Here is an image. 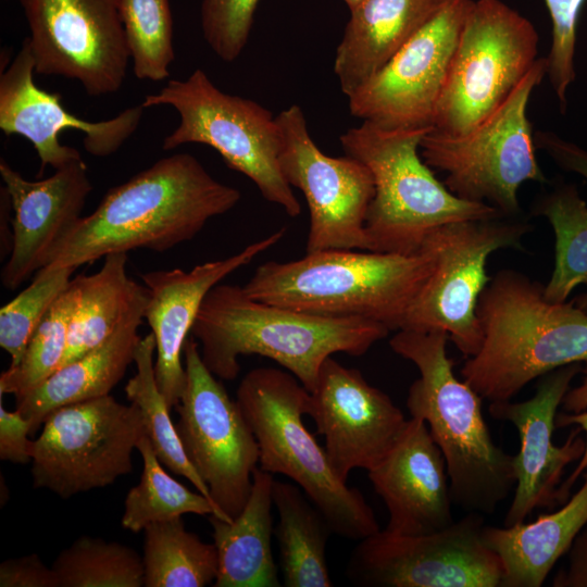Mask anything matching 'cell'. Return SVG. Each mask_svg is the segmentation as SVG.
I'll list each match as a JSON object with an SVG mask.
<instances>
[{"mask_svg": "<svg viewBox=\"0 0 587 587\" xmlns=\"http://www.w3.org/2000/svg\"><path fill=\"white\" fill-rule=\"evenodd\" d=\"M309 392L307 414L324 437L334 474L345 483L351 471L369 472L379 464L408 423L387 394L333 357L324 361Z\"/></svg>", "mask_w": 587, "mask_h": 587, "instance_id": "18", "label": "cell"}, {"mask_svg": "<svg viewBox=\"0 0 587 587\" xmlns=\"http://www.w3.org/2000/svg\"><path fill=\"white\" fill-rule=\"evenodd\" d=\"M449 0H363L350 10L334 71L349 97L374 76Z\"/></svg>", "mask_w": 587, "mask_h": 587, "instance_id": "24", "label": "cell"}, {"mask_svg": "<svg viewBox=\"0 0 587 587\" xmlns=\"http://www.w3.org/2000/svg\"><path fill=\"white\" fill-rule=\"evenodd\" d=\"M382 323L362 317H326L251 298L243 287L217 284L204 297L191 335L210 372L237 377L241 355L268 358L312 391L324 361L337 352L365 354L388 336Z\"/></svg>", "mask_w": 587, "mask_h": 587, "instance_id": "2", "label": "cell"}, {"mask_svg": "<svg viewBox=\"0 0 587 587\" xmlns=\"http://www.w3.org/2000/svg\"><path fill=\"white\" fill-rule=\"evenodd\" d=\"M434 267L426 245L412 254L324 250L265 262L243 288L262 302L326 317H362L391 332L401 329Z\"/></svg>", "mask_w": 587, "mask_h": 587, "instance_id": "5", "label": "cell"}, {"mask_svg": "<svg viewBox=\"0 0 587 587\" xmlns=\"http://www.w3.org/2000/svg\"><path fill=\"white\" fill-rule=\"evenodd\" d=\"M284 235L282 228L230 257L198 264L190 271L160 270L140 276L148 291L145 319L155 340L157 384L171 408L179 402L186 387L182 355L204 297L229 274L276 245Z\"/></svg>", "mask_w": 587, "mask_h": 587, "instance_id": "22", "label": "cell"}, {"mask_svg": "<svg viewBox=\"0 0 587 587\" xmlns=\"http://www.w3.org/2000/svg\"><path fill=\"white\" fill-rule=\"evenodd\" d=\"M137 451L142 459V472L139 483L125 497L121 520L125 529L139 533L151 523L188 513L218 516L207 497L190 490L164 470L147 434L137 442Z\"/></svg>", "mask_w": 587, "mask_h": 587, "instance_id": "33", "label": "cell"}, {"mask_svg": "<svg viewBox=\"0 0 587 587\" xmlns=\"http://www.w3.org/2000/svg\"><path fill=\"white\" fill-rule=\"evenodd\" d=\"M189 153L158 160L108 190L92 213L82 216L39 271L90 264L111 253L148 249L165 252L193 239L213 217L240 200Z\"/></svg>", "mask_w": 587, "mask_h": 587, "instance_id": "1", "label": "cell"}, {"mask_svg": "<svg viewBox=\"0 0 587 587\" xmlns=\"http://www.w3.org/2000/svg\"><path fill=\"white\" fill-rule=\"evenodd\" d=\"M552 21V43L546 59V75L560 110L567 108L566 92L575 80L576 24L584 0H545Z\"/></svg>", "mask_w": 587, "mask_h": 587, "instance_id": "39", "label": "cell"}, {"mask_svg": "<svg viewBox=\"0 0 587 587\" xmlns=\"http://www.w3.org/2000/svg\"><path fill=\"white\" fill-rule=\"evenodd\" d=\"M448 340L442 330L399 329L389 345L419 370L405 404L411 417L427 424L445 458L453 503L469 513L492 514L515 488L514 455L494 441L483 398L454 374Z\"/></svg>", "mask_w": 587, "mask_h": 587, "instance_id": "4", "label": "cell"}, {"mask_svg": "<svg viewBox=\"0 0 587 587\" xmlns=\"http://www.w3.org/2000/svg\"><path fill=\"white\" fill-rule=\"evenodd\" d=\"M57 587H141L142 557L128 546L82 536L63 549L51 565Z\"/></svg>", "mask_w": 587, "mask_h": 587, "instance_id": "35", "label": "cell"}, {"mask_svg": "<svg viewBox=\"0 0 587 587\" xmlns=\"http://www.w3.org/2000/svg\"><path fill=\"white\" fill-rule=\"evenodd\" d=\"M344 1L348 5L349 10H352L353 8H355L363 0H344Z\"/></svg>", "mask_w": 587, "mask_h": 587, "instance_id": "46", "label": "cell"}, {"mask_svg": "<svg viewBox=\"0 0 587 587\" xmlns=\"http://www.w3.org/2000/svg\"><path fill=\"white\" fill-rule=\"evenodd\" d=\"M476 315L482 344L462 379L489 402L512 400L527 384L559 367L587 364V313L552 302L545 285L511 268L483 290Z\"/></svg>", "mask_w": 587, "mask_h": 587, "instance_id": "3", "label": "cell"}, {"mask_svg": "<svg viewBox=\"0 0 587 587\" xmlns=\"http://www.w3.org/2000/svg\"><path fill=\"white\" fill-rule=\"evenodd\" d=\"M546 76L539 58L510 96L472 130L451 136L434 128L424 135L420 153L445 174L444 184L461 199L483 202L503 216L520 217L517 191L526 182L548 183L536 158L529 97Z\"/></svg>", "mask_w": 587, "mask_h": 587, "instance_id": "8", "label": "cell"}, {"mask_svg": "<svg viewBox=\"0 0 587 587\" xmlns=\"http://www.w3.org/2000/svg\"><path fill=\"white\" fill-rule=\"evenodd\" d=\"M582 369V364L574 363L545 374L527 400L489 404L491 417L510 422L520 437V450L514 454L516 485L503 520L505 527L525 522L535 509L558 505L564 470L584 454L585 438L578 426L563 445L552 441L558 409Z\"/></svg>", "mask_w": 587, "mask_h": 587, "instance_id": "19", "label": "cell"}, {"mask_svg": "<svg viewBox=\"0 0 587 587\" xmlns=\"http://www.w3.org/2000/svg\"><path fill=\"white\" fill-rule=\"evenodd\" d=\"M34 74V58L24 39L12 62L1 71L0 129L7 136L20 135L32 142L40 161V174L48 165L58 170L82 158L77 149L61 145L59 134L63 129L83 132L85 150L103 158L115 153L138 128L145 110L141 104L110 120L85 121L62 105L58 92L37 87Z\"/></svg>", "mask_w": 587, "mask_h": 587, "instance_id": "20", "label": "cell"}, {"mask_svg": "<svg viewBox=\"0 0 587 587\" xmlns=\"http://www.w3.org/2000/svg\"><path fill=\"white\" fill-rule=\"evenodd\" d=\"M272 498L284 586L330 587L326 545L333 532L326 519L297 484L274 479Z\"/></svg>", "mask_w": 587, "mask_h": 587, "instance_id": "29", "label": "cell"}, {"mask_svg": "<svg viewBox=\"0 0 587 587\" xmlns=\"http://www.w3.org/2000/svg\"><path fill=\"white\" fill-rule=\"evenodd\" d=\"M482 514L469 513L438 532L408 536L386 529L360 540L346 574L379 587H501L502 564L483 538Z\"/></svg>", "mask_w": 587, "mask_h": 587, "instance_id": "14", "label": "cell"}, {"mask_svg": "<svg viewBox=\"0 0 587 587\" xmlns=\"http://www.w3.org/2000/svg\"><path fill=\"white\" fill-rule=\"evenodd\" d=\"M577 308L587 313V289L571 300Z\"/></svg>", "mask_w": 587, "mask_h": 587, "instance_id": "45", "label": "cell"}, {"mask_svg": "<svg viewBox=\"0 0 587 587\" xmlns=\"http://www.w3.org/2000/svg\"><path fill=\"white\" fill-rule=\"evenodd\" d=\"M369 479L388 511L387 532L425 535L454 522L446 461L421 419H408L400 439L369 471Z\"/></svg>", "mask_w": 587, "mask_h": 587, "instance_id": "23", "label": "cell"}, {"mask_svg": "<svg viewBox=\"0 0 587 587\" xmlns=\"http://www.w3.org/2000/svg\"><path fill=\"white\" fill-rule=\"evenodd\" d=\"M0 175L12 207V249L1 283L14 290L46 266L55 246L83 216L92 185L82 158L37 180L24 178L1 159Z\"/></svg>", "mask_w": 587, "mask_h": 587, "instance_id": "21", "label": "cell"}, {"mask_svg": "<svg viewBox=\"0 0 587 587\" xmlns=\"http://www.w3.org/2000/svg\"><path fill=\"white\" fill-rule=\"evenodd\" d=\"M29 434H32L30 422L16 409L12 412L5 410L0 395V459L20 464L30 462Z\"/></svg>", "mask_w": 587, "mask_h": 587, "instance_id": "41", "label": "cell"}, {"mask_svg": "<svg viewBox=\"0 0 587 587\" xmlns=\"http://www.w3.org/2000/svg\"><path fill=\"white\" fill-rule=\"evenodd\" d=\"M535 146L547 153L562 170L587 180V150L549 130L534 133Z\"/></svg>", "mask_w": 587, "mask_h": 587, "instance_id": "43", "label": "cell"}, {"mask_svg": "<svg viewBox=\"0 0 587 587\" xmlns=\"http://www.w3.org/2000/svg\"><path fill=\"white\" fill-rule=\"evenodd\" d=\"M473 0H449L349 99L357 118L386 129L433 128L450 63Z\"/></svg>", "mask_w": 587, "mask_h": 587, "instance_id": "17", "label": "cell"}, {"mask_svg": "<svg viewBox=\"0 0 587 587\" xmlns=\"http://www.w3.org/2000/svg\"><path fill=\"white\" fill-rule=\"evenodd\" d=\"M154 352L155 340L150 333L141 337L137 345L134 358L136 374L128 379L125 395L130 402L140 409L147 436L162 465L172 473L187 478L199 492L212 502L208 486L184 450L176 425L170 415L172 408L157 384Z\"/></svg>", "mask_w": 587, "mask_h": 587, "instance_id": "32", "label": "cell"}, {"mask_svg": "<svg viewBox=\"0 0 587 587\" xmlns=\"http://www.w3.org/2000/svg\"><path fill=\"white\" fill-rule=\"evenodd\" d=\"M260 0H202L204 40L223 61L236 60L247 45Z\"/></svg>", "mask_w": 587, "mask_h": 587, "instance_id": "38", "label": "cell"}, {"mask_svg": "<svg viewBox=\"0 0 587 587\" xmlns=\"http://www.w3.org/2000/svg\"><path fill=\"white\" fill-rule=\"evenodd\" d=\"M273 474L257 467L246 505L227 522L210 515L218 569L214 587H279L272 552Z\"/></svg>", "mask_w": 587, "mask_h": 587, "instance_id": "27", "label": "cell"}, {"mask_svg": "<svg viewBox=\"0 0 587 587\" xmlns=\"http://www.w3.org/2000/svg\"><path fill=\"white\" fill-rule=\"evenodd\" d=\"M80 296V274L52 303L34 332L21 362L0 376V395L18 400L51 376L65 353L71 320Z\"/></svg>", "mask_w": 587, "mask_h": 587, "instance_id": "34", "label": "cell"}, {"mask_svg": "<svg viewBox=\"0 0 587 587\" xmlns=\"http://www.w3.org/2000/svg\"><path fill=\"white\" fill-rule=\"evenodd\" d=\"M184 357L186 387L175 405L176 428L218 519L230 522L250 496L259 446L237 401L205 366L193 338L187 339Z\"/></svg>", "mask_w": 587, "mask_h": 587, "instance_id": "13", "label": "cell"}, {"mask_svg": "<svg viewBox=\"0 0 587 587\" xmlns=\"http://www.w3.org/2000/svg\"><path fill=\"white\" fill-rule=\"evenodd\" d=\"M534 25L500 0L474 1L439 97L433 128L463 135L510 96L538 58Z\"/></svg>", "mask_w": 587, "mask_h": 587, "instance_id": "10", "label": "cell"}, {"mask_svg": "<svg viewBox=\"0 0 587 587\" xmlns=\"http://www.w3.org/2000/svg\"><path fill=\"white\" fill-rule=\"evenodd\" d=\"M309 396L291 373L258 367L242 377L236 401L257 439L259 467L294 480L334 534L360 541L379 525L363 495L334 474L325 449L304 426Z\"/></svg>", "mask_w": 587, "mask_h": 587, "instance_id": "7", "label": "cell"}, {"mask_svg": "<svg viewBox=\"0 0 587 587\" xmlns=\"http://www.w3.org/2000/svg\"><path fill=\"white\" fill-rule=\"evenodd\" d=\"M530 230L521 217L498 216L445 224L424 241L435 267L410 307L401 329L442 330L466 358L477 352L482 329L478 299L490 280L488 258L503 249H522Z\"/></svg>", "mask_w": 587, "mask_h": 587, "instance_id": "12", "label": "cell"}, {"mask_svg": "<svg viewBox=\"0 0 587 587\" xmlns=\"http://www.w3.org/2000/svg\"><path fill=\"white\" fill-rule=\"evenodd\" d=\"M0 587H57V580L52 567L32 553L0 564Z\"/></svg>", "mask_w": 587, "mask_h": 587, "instance_id": "42", "label": "cell"}, {"mask_svg": "<svg viewBox=\"0 0 587 587\" xmlns=\"http://www.w3.org/2000/svg\"><path fill=\"white\" fill-rule=\"evenodd\" d=\"M279 130V166L300 189L310 212L307 253L366 250L365 220L374 179L359 160L323 153L311 138L303 111L292 104L275 116Z\"/></svg>", "mask_w": 587, "mask_h": 587, "instance_id": "16", "label": "cell"}, {"mask_svg": "<svg viewBox=\"0 0 587 587\" xmlns=\"http://www.w3.org/2000/svg\"><path fill=\"white\" fill-rule=\"evenodd\" d=\"M553 587H587V525L569 550L567 566L553 578Z\"/></svg>", "mask_w": 587, "mask_h": 587, "instance_id": "44", "label": "cell"}, {"mask_svg": "<svg viewBox=\"0 0 587 587\" xmlns=\"http://www.w3.org/2000/svg\"><path fill=\"white\" fill-rule=\"evenodd\" d=\"M35 74L76 79L87 95L118 91L130 59L121 0H18Z\"/></svg>", "mask_w": 587, "mask_h": 587, "instance_id": "15", "label": "cell"}, {"mask_svg": "<svg viewBox=\"0 0 587 587\" xmlns=\"http://www.w3.org/2000/svg\"><path fill=\"white\" fill-rule=\"evenodd\" d=\"M127 262V253H111L98 272L80 274V296L61 366L100 346L128 314L147 302V288L129 277Z\"/></svg>", "mask_w": 587, "mask_h": 587, "instance_id": "28", "label": "cell"}, {"mask_svg": "<svg viewBox=\"0 0 587 587\" xmlns=\"http://www.w3.org/2000/svg\"><path fill=\"white\" fill-rule=\"evenodd\" d=\"M533 212L547 218L554 234V265L545 297L565 302L575 288L587 285V203L574 184L559 182L537 198Z\"/></svg>", "mask_w": 587, "mask_h": 587, "instance_id": "30", "label": "cell"}, {"mask_svg": "<svg viewBox=\"0 0 587 587\" xmlns=\"http://www.w3.org/2000/svg\"><path fill=\"white\" fill-rule=\"evenodd\" d=\"M121 15L135 76L167 78L175 59L168 0H121Z\"/></svg>", "mask_w": 587, "mask_h": 587, "instance_id": "36", "label": "cell"}, {"mask_svg": "<svg viewBox=\"0 0 587 587\" xmlns=\"http://www.w3.org/2000/svg\"><path fill=\"white\" fill-rule=\"evenodd\" d=\"M430 129H386L363 122L340 136L345 154L362 162L374 179L365 220L369 251L416 253L445 224L503 216L486 203L459 198L435 176L420 153Z\"/></svg>", "mask_w": 587, "mask_h": 587, "instance_id": "6", "label": "cell"}, {"mask_svg": "<svg viewBox=\"0 0 587 587\" xmlns=\"http://www.w3.org/2000/svg\"><path fill=\"white\" fill-rule=\"evenodd\" d=\"M145 587L213 585L218 560L214 544L202 541L175 517L143 528Z\"/></svg>", "mask_w": 587, "mask_h": 587, "instance_id": "31", "label": "cell"}, {"mask_svg": "<svg viewBox=\"0 0 587 587\" xmlns=\"http://www.w3.org/2000/svg\"><path fill=\"white\" fill-rule=\"evenodd\" d=\"M73 267L38 271L30 285L0 310V347L11 358L9 367L16 366L39 323L68 286Z\"/></svg>", "mask_w": 587, "mask_h": 587, "instance_id": "37", "label": "cell"}, {"mask_svg": "<svg viewBox=\"0 0 587 587\" xmlns=\"http://www.w3.org/2000/svg\"><path fill=\"white\" fill-rule=\"evenodd\" d=\"M141 105H170L179 114L177 127L162 143L172 150L186 143L212 147L228 167L250 178L263 198L296 217L301 205L279 166L276 117L258 102L220 90L200 68L185 80L171 79Z\"/></svg>", "mask_w": 587, "mask_h": 587, "instance_id": "9", "label": "cell"}, {"mask_svg": "<svg viewBox=\"0 0 587 587\" xmlns=\"http://www.w3.org/2000/svg\"><path fill=\"white\" fill-rule=\"evenodd\" d=\"M145 434L140 409L111 395L58 408L32 440L33 485L62 499L107 487L132 472Z\"/></svg>", "mask_w": 587, "mask_h": 587, "instance_id": "11", "label": "cell"}, {"mask_svg": "<svg viewBox=\"0 0 587 587\" xmlns=\"http://www.w3.org/2000/svg\"><path fill=\"white\" fill-rule=\"evenodd\" d=\"M584 377L582 383L566 391L562 399L561 408L564 413L557 414L555 426H578L585 434V451L577 465L570 476L561 484L559 489V504H563L567 499L570 491L587 469V364L582 369Z\"/></svg>", "mask_w": 587, "mask_h": 587, "instance_id": "40", "label": "cell"}, {"mask_svg": "<svg viewBox=\"0 0 587 587\" xmlns=\"http://www.w3.org/2000/svg\"><path fill=\"white\" fill-rule=\"evenodd\" d=\"M148 300V299H147ZM146 303L137 307L100 346L61 366L16 400V410L30 422L32 434L46 416L63 405L110 395L134 362Z\"/></svg>", "mask_w": 587, "mask_h": 587, "instance_id": "25", "label": "cell"}, {"mask_svg": "<svg viewBox=\"0 0 587 587\" xmlns=\"http://www.w3.org/2000/svg\"><path fill=\"white\" fill-rule=\"evenodd\" d=\"M583 485L557 511L509 527L485 525L483 538L500 558L501 587H540L587 525V469Z\"/></svg>", "mask_w": 587, "mask_h": 587, "instance_id": "26", "label": "cell"}]
</instances>
